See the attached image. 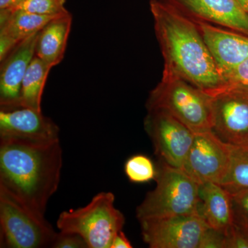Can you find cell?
Segmentation results:
<instances>
[{
	"mask_svg": "<svg viewBox=\"0 0 248 248\" xmlns=\"http://www.w3.org/2000/svg\"><path fill=\"white\" fill-rule=\"evenodd\" d=\"M150 9L164 71L180 77L212 97L226 89V81L194 18L169 0H151Z\"/></svg>",
	"mask_w": 248,
	"mask_h": 248,
	"instance_id": "6da1fadb",
	"label": "cell"
},
{
	"mask_svg": "<svg viewBox=\"0 0 248 248\" xmlns=\"http://www.w3.org/2000/svg\"><path fill=\"white\" fill-rule=\"evenodd\" d=\"M60 141L0 138V189L36 215L45 217L60 185L63 156Z\"/></svg>",
	"mask_w": 248,
	"mask_h": 248,
	"instance_id": "7a4b0ae2",
	"label": "cell"
},
{
	"mask_svg": "<svg viewBox=\"0 0 248 248\" xmlns=\"http://www.w3.org/2000/svg\"><path fill=\"white\" fill-rule=\"evenodd\" d=\"M146 108L167 111L195 133L213 129V97L169 72L163 71L161 81L150 93Z\"/></svg>",
	"mask_w": 248,
	"mask_h": 248,
	"instance_id": "3957f363",
	"label": "cell"
},
{
	"mask_svg": "<svg viewBox=\"0 0 248 248\" xmlns=\"http://www.w3.org/2000/svg\"><path fill=\"white\" fill-rule=\"evenodd\" d=\"M154 190L137 208L139 221L197 213L200 184L182 169L159 160Z\"/></svg>",
	"mask_w": 248,
	"mask_h": 248,
	"instance_id": "277c9868",
	"label": "cell"
},
{
	"mask_svg": "<svg viewBox=\"0 0 248 248\" xmlns=\"http://www.w3.org/2000/svg\"><path fill=\"white\" fill-rule=\"evenodd\" d=\"M115 202L112 192H99L85 206L62 212L57 227L62 232L79 235L89 248H110L125 224V217L116 208Z\"/></svg>",
	"mask_w": 248,
	"mask_h": 248,
	"instance_id": "5b68a950",
	"label": "cell"
},
{
	"mask_svg": "<svg viewBox=\"0 0 248 248\" xmlns=\"http://www.w3.org/2000/svg\"><path fill=\"white\" fill-rule=\"evenodd\" d=\"M57 233L45 217L36 215L0 189L1 248H51Z\"/></svg>",
	"mask_w": 248,
	"mask_h": 248,
	"instance_id": "8992f818",
	"label": "cell"
},
{
	"mask_svg": "<svg viewBox=\"0 0 248 248\" xmlns=\"http://www.w3.org/2000/svg\"><path fill=\"white\" fill-rule=\"evenodd\" d=\"M144 127L159 160L182 169L192 146L195 132L161 109L148 110Z\"/></svg>",
	"mask_w": 248,
	"mask_h": 248,
	"instance_id": "52a82bcc",
	"label": "cell"
},
{
	"mask_svg": "<svg viewBox=\"0 0 248 248\" xmlns=\"http://www.w3.org/2000/svg\"><path fill=\"white\" fill-rule=\"evenodd\" d=\"M231 160L230 143L218 138L213 130L197 132L182 169L198 184H221Z\"/></svg>",
	"mask_w": 248,
	"mask_h": 248,
	"instance_id": "ba28073f",
	"label": "cell"
},
{
	"mask_svg": "<svg viewBox=\"0 0 248 248\" xmlns=\"http://www.w3.org/2000/svg\"><path fill=\"white\" fill-rule=\"evenodd\" d=\"M151 248H201L208 227L198 213L140 221Z\"/></svg>",
	"mask_w": 248,
	"mask_h": 248,
	"instance_id": "9c48e42d",
	"label": "cell"
},
{
	"mask_svg": "<svg viewBox=\"0 0 248 248\" xmlns=\"http://www.w3.org/2000/svg\"><path fill=\"white\" fill-rule=\"evenodd\" d=\"M214 133L230 144L248 143V88L227 86L213 96Z\"/></svg>",
	"mask_w": 248,
	"mask_h": 248,
	"instance_id": "30bf717a",
	"label": "cell"
},
{
	"mask_svg": "<svg viewBox=\"0 0 248 248\" xmlns=\"http://www.w3.org/2000/svg\"><path fill=\"white\" fill-rule=\"evenodd\" d=\"M0 138L35 142L60 140V128L42 111L29 108L0 110Z\"/></svg>",
	"mask_w": 248,
	"mask_h": 248,
	"instance_id": "8fae6325",
	"label": "cell"
},
{
	"mask_svg": "<svg viewBox=\"0 0 248 248\" xmlns=\"http://www.w3.org/2000/svg\"><path fill=\"white\" fill-rule=\"evenodd\" d=\"M38 32L18 44L3 60H0L1 110H13L18 108L23 79L35 56Z\"/></svg>",
	"mask_w": 248,
	"mask_h": 248,
	"instance_id": "7c38bea8",
	"label": "cell"
},
{
	"mask_svg": "<svg viewBox=\"0 0 248 248\" xmlns=\"http://www.w3.org/2000/svg\"><path fill=\"white\" fill-rule=\"evenodd\" d=\"M194 19L223 78L247 60L248 35L221 29L196 18Z\"/></svg>",
	"mask_w": 248,
	"mask_h": 248,
	"instance_id": "4fadbf2b",
	"label": "cell"
},
{
	"mask_svg": "<svg viewBox=\"0 0 248 248\" xmlns=\"http://www.w3.org/2000/svg\"><path fill=\"white\" fill-rule=\"evenodd\" d=\"M196 19L248 35V14L238 0H169Z\"/></svg>",
	"mask_w": 248,
	"mask_h": 248,
	"instance_id": "5bb4252c",
	"label": "cell"
},
{
	"mask_svg": "<svg viewBox=\"0 0 248 248\" xmlns=\"http://www.w3.org/2000/svg\"><path fill=\"white\" fill-rule=\"evenodd\" d=\"M197 213L209 228L228 236L234 229L232 196L220 184H200Z\"/></svg>",
	"mask_w": 248,
	"mask_h": 248,
	"instance_id": "9a60e30c",
	"label": "cell"
},
{
	"mask_svg": "<svg viewBox=\"0 0 248 248\" xmlns=\"http://www.w3.org/2000/svg\"><path fill=\"white\" fill-rule=\"evenodd\" d=\"M55 17L20 10H0V60L18 44L38 32Z\"/></svg>",
	"mask_w": 248,
	"mask_h": 248,
	"instance_id": "2e32d148",
	"label": "cell"
},
{
	"mask_svg": "<svg viewBox=\"0 0 248 248\" xmlns=\"http://www.w3.org/2000/svg\"><path fill=\"white\" fill-rule=\"evenodd\" d=\"M73 17L69 11L53 18L39 31L35 45V56L52 68L64 58L71 32Z\"/></svg>",
	"mask_w": 248,
	"mask_h": 248,
	"instance_id": "e0dca14e",
	"label": "cell"
},
{
	"mask_svg": "<svg viewBox=\"0 0 248 248\" xmlns=\"http://www.w3.org/2000/svg\"><path fill=\"white\" fill-rule=\"evenodd\" d=\"M52 68L41 59L34 57L23 79L18 108L42 111V96Z\"/></svg>",
	"mask_w": 248,
	"mask_h": 248,
	"instance_id": "ac0fdd59",
	"label": "cell"
},
{
	"mask_svg": "<svg viewBox=\"0 0 248 248\" xmlns=\"http://www.w3.org/2000/svg\"><path fill=\"white\" fill-rule=\"evenodd\" d=\"M231 145V164L220 185L233 195L248 190V143Z\"/></svg>",
	"mask_w": 248,
	"mask_h": 248,
	"instance_id": "d6986e66",
	"label": "cell"
},
{
	"mask_svg": "<svg viewBox=\"0 0 248 248\" xmlns=\"http://www.w3.org/2000/svg\"><path fill=\"white\" fill-rule=\"evenodd\" d=\"M124 172L130 182L136 184L151 182L156 175L153 161L143 155L130 156L124 165Z\"/></svg>",
	"mask_w": 248,
	"mask_h": 248,
	"instance_id": "ffe728a7",
	"label": "cell"
},
{
	"mask_svg": "<svg viewBox=\"0 0 248 248\" xmlns=\"http://www.w3.org/2000/svg\"><path fill=\"white\" fill-rule=\"evenodd\" d=\"M66 0H22L10 10H20L45 16H57L68 11Z\"/></svg>",
	"mask_w": 248,
	"mask_h": 248,
	"instance_id": "44dd1931",
	"label": "cell"
},
{
	"mask_svg": "<svg viewBox=\"0 0 248 248\" xmlns=\"http://www.w3.org/2000/svg\"><path fill=\"white\" fill-rule=\"evenodd\" d=\"M234 227L248 238V190L233 194Z\"/></svg>",
	"mask_w": 248,
	"mask_h": 248,
	"instance_id": "7402d4cb",
	"label": "cell"
},
{
	"mask_svg": "<svg viewBox=\"0 0 248 248\" xmlns=\"http://www.w3.org/2000/svg\"><path fill=\"white\" fill-rule=\"evenodd\" d=\"M227 86L248 88V58L223 76Z\"/></svg>",
	"mask_w": 248,
	"mask_h": 248,
	"instance_id": "603a6c76",
	"label": "cell"
},
{
	"mask_svg": "<svg viewBox=\"0 0 248 248\" xmlns=\"http://www.w3.org/2000/svg\"><path fill=\"white\" fill-rule=\"evenodd\" d=\"M51 248H89L84 239L73 233H57Z\"/></svg>",
	"mask_w": 248,
	"mask_h": 248,
	"instance_id": "cb8c5ba5",
	"label": "cell"
},
{
	"mask_svg": "<svg viewBox=\"0 0 248 248\" xmlns=\"http://www.w3.org/2000/svg\"><path fill=\"white\" fill-rule=\"evenodd\" d=\"M226 236L220 232L208 228L201 248H226Z\"/></svg>",
	"mask_w": 248,
	"mask_h": 248,
	"instance_id": "d4e9b609",
	"label": "cell"
},
{
	"mask_svg": "<svg viewBox=\"0 0 248 248\" xmlns=\"http://www.w3.org/2000/svg\"><path fill=\"white\" fill-rule=\"evenodd\" d=\"M131 243L129 241L124 232L121 231L115 235L110 248H132Z\"/></svg>",
	"mask_w": 248,
	"mask_h": 248,
	"instance_id": "484cf974",
	"label": "cell"
},
{
	"mask_svg": "<svg viewBox=\"0 0 248 248\" xmlns=\"http://www.w3.org/2000/svg\"><path fill=\"white\" fill-rule=\"evenodd\" d=\"M22 1V0H0V10L12 9Z\"/></svg>",
	"mask_w": 248,
	"mask_h": 248,
	"instance_id": "4316f807",
	"label": "cell"
},
{
	"mask_svg": "<svg viewBox=\"0 0 248 248\" xmlns=\"http://www.w3.org/2000/svg\"><path fill=\"white\" fill-rule=\"evenodd\" d=\"M241 7L248 14V0H238Z\"/></svg>",
	"mask_w": 248,
	"mask_h": 248,
	"instance_id": "83f0119b",
	"label": "cell"
}]
</instances>
